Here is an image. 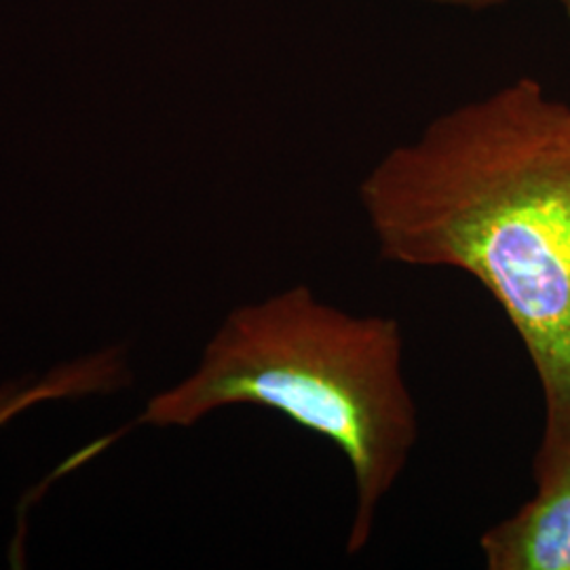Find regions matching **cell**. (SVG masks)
Here are the masks:
<instances>
[{
  "mask_svg": "<svg viewBox=\"0 0 570 570\" xmlns=\"http://www.w3.org/2000/svg\"><path fill=\"white\" fill-rule=\"evenodd\" d=\"M242 404L275 410L343 452L355 484L346 551L364 550L419 440L400 322L285 287L228 313L199 366L155 395L138 423L193 428Z\"/></svg>",
  "mask_w": 570,
  "mask_h": 570,
  "instance_id": "obj_2",
  "label": "cell"
},
{
  "mask_svg": "<svg viewBox=\"0 0 570 570\" xmlns=\"http://www.w3.org/2000/svg\"><path fill=\"white\" fill-rule=\"evenodd\" d=\"M560 2V7L564 9V13H567V18H569L570 21V0H558Z\"/></svg>",
  "mask_w": 570,
  "mask_h": 570,
  "instance_id": "obj_6",
  "label": "cell"
},
{
  "mask_svg": "<svg viewBox=\"0 0 570 570\" xmlns=\"http://www.w3.org/2000/svg\"><path fill=\"white\" fill-rule=\"evenodd\" d=\"M416 2H428L438 7H450V9H465V11H487V9L501 7L510 0H416Z\"/></svg>",
  "mask_w": 570,
  "mask_h": 570,
  "instance_id": "obj_5",
  "label": "cell"
},
{
  "mask_svg": "<svg viewBox=\"0 0 570 570\" xmlns=\"http://www.w3.org/2000/svg\"><path fill=\"white\" fill-rule=\"evenodd\" d=\"M534 482L529 503L482 534L487 569L570 570V419L546 421Z\"/></svg>",
  "mask_w": 570,
  "mask_h": 570,
  "instance_id": "obj_3",
  "label": "cell"
},
{
  "mask_svg": "<svg viewBox=\"0 0 570 570\" xmlns=\"http://www.w3.org/2000/svg\"><path fill=\"white\" fill-rule=\"evenodd\" d=\"M127 381L121 353L108 348L72 364H63L35 383H13L0 387V428L21 412L61 397L110 393Z\"/></svg>",
  "mask_w": 570,
  "mask_h": 570,
  "instance_id": "obj_4",
  "label": "cell"
},
{
  "mask_svg": "<svg viewBox=\"0 0 570 570\" xmlns=\"http://www.w3.org/2000/svg\"><path fill=\"white\" fill-rule=\"evenodd\" d=\"M379 254L487 287L539 376L546 421L570 419V106L518 79L440 115L367 171Z\"/></svg>",
  "mask_w": 570,
  "mask_h": 570,
  "instance_id": "obj_1",
  "label": "cell"
}]
</instances>
